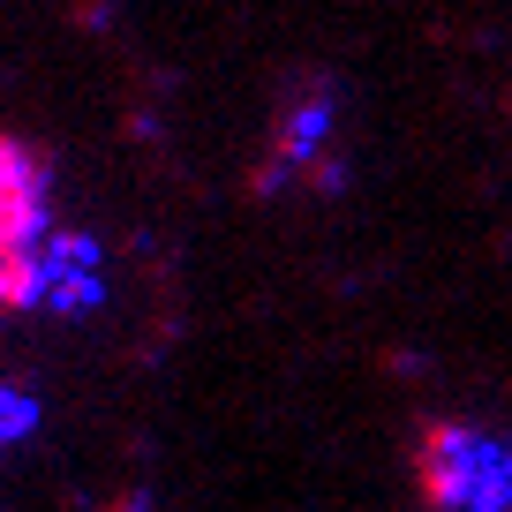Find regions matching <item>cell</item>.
Here are the masks:
<instances>
[{
  "label": "cell",
  "instance_id": "1",
  "mask_svg": "<svg viewBox=\"0 0 512 512\" xmlns=\"http://www.w3.org/2000/svg\"><path fill=\"white\" fill-rule=\"evenodd\" d=\"M415 490L430 512H512V437L482 422H422Z\"/></svg>",
  "mask_w": 512,
  "mask_h": 512
},
{
  "label": "cell",
  "instance_id": "3",
  "mask_svg": "<svg viewBox=\"0 0 512 512\" xmlns=\"http://www.w3.org/2000/svg\"><path fill=\"white\" fill-rule=\"evenodd\" d=\"M98 294H106L98 241L76 234V226H61V234L46 241V287H38V309H53V317H83V309H98Z\"/></svg>",
  "mask_w": 512,
  "mask_h": 512
},
{
  "label": "cell",
  "instance_id": "2",
  "mask_svg": "<svg viewBox=\"0 0 512 512\" xmlns=\"http://www.w3.org/2000/svg\"><path fill=\"white\" fill-rule=\"evenodd\" d=\"M53 234H61V219H53L46 151H31L23 136L0 128V309H38Z\"/></svg>",
  "mask_w": 512,
  "mask_h": 512
},
{
  "label": "cell",
  "instance_id": "5",
  "mask_svg": "<svg viewBox=\"0 0 512 512\" xmlns=\"http://www.w3.org/2000/svg\"><path fill=\"white\" fill-rule=\"evenodd\" d=\"M31 430H38V392L31 384H0V452L23 445Z\"/></svg>",
  "mask_w": 512,
  "mask_h": 512
},
{
  "label": "cell",
  "instance_id": "4",
  "mask_svg": "<svg viewBox=\"0 0 512 512\" xmlns=\"http://www.w3.org/2000/svg\"><path fill=\"white\" fill-rule=\"evenodd\" d=\"M332 128H339V106H332V91L302 98V106L287 113V136H279V166H309L324 144H332Z\"/></svg>",
  "mask_w": 512,
  "mask_h": 512
}]
</instances>
